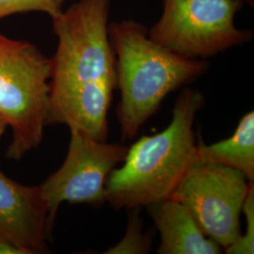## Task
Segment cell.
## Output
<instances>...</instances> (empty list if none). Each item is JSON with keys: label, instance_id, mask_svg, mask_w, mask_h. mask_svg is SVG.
Wrapping results in <instances>:
<instances>
[{"label": "cell", "instance_id": "6da1fadb", "mask_svg": "<svg viewBox=\"0 0 254 254\" xmlns=\"http://www.w3.org/2000/svg\"><path fill=\"white\" fill-rule=\"evenodd\" d=\"M110 0H80L52 19L58 47L51 59L47 125H64L101 141L117 90L109 35Z\"/></svg>", "mask_w": 254, "mask_h": 254}, {"label": "cell", "instance_id": "7a4b0ae2", "mask_svg": "<svg viewBox=\"0 0 254 254\" xmlns=\"http://www.w3.org/2000/svg\"><path fill=\"white\" fill-rule=\"evenodd\" d=\"M204 106L202 93L183 88L169 127L141 136L128 148L124 165L106 183V202L114 210L143 207L172 199L191 167L198 162L194 125Z\"/></svg>", "mask_w": 254, "mask_h": 254}, {"label": "cell", "instance_id": "3957f363", "mask_svg": "<svg viewBox=\"0 0 254 254\" xmlns=\"http://www.w3.org/2000/svg\"><path fill=\"white\" fill-rule=\"evenodd\" d=\"M149 28L128 19L109 24L116 60L117 117L124 141L134 138L173 91L197 80L208 71L205 60H191L156 44Z\"/></svg>", "mask_w": 254, "mask_h": 254}, {"label": "cell", "instance_id": "277c9868", "mask_svg": "<svg viewBox=\"0 0 254 254\" xmlns=\"http://www.w3.org/2000/svg\"><path fill=\"white\" fill-rule=\"evenodd\" d=\"M51 69V59L36 46L0 33V117L12 132L8 159L19 161L43 140Z\"/></svg>", "mask_w": 254, "mask_h": 254}, {"label": "cell", "instance_id": "5b68a950", "mask_svg": "<svg viewBox=\"0 0 254 254\" xmlns=\"http://www.w3.org/2000/svg\"><path fill=\"white\" fill-rule=\"evenodd\" d=\"M241 0H164L160 19L148 30L156 44L191 60H206L251 42V29L236 27Z\"/></svg>", "mask_w": 254, "mask_h": 254}, {"label": "cell", "instance_id": "8992f818", "mask_svg": "<svg viewBox=\"0 0 254 254\" xmlns=\"http://www.w3.org/2000/svg\"><path fill=\"white\" fill-rule=\"evenodd\" d=\"M249 186L245 175L236 170L197 162L172 199L189 209L203 234L225 251L241 235L240 216Z\"/></svg>", "mask_w": 254, "mask_h": 254}, {"label": "cell", "instance_id": "52a82bcc", "mask_svg": "<svg viewBox=\"0 0 254 254\" xmlns=\"http://www.w3.org/2000/svg\"><path fill=\"white\" fill-rule=\"evenodd\" d=\"M68 153L62 167L40 187L51 230L63 202L101 206L106 202L109 174L125 160L128 147L92 138L70 129Z\"/></svg>", "mask_w": 254, "mask_h": 254}, {"label": "cell", "instance_id": "ba28073f", "mask_svg": "<svg viewBox=\"0 0 254 254\" xmlns=\"http://www.w3.org/2000/svg\"><path fill=\"white\" fill-rule=\"evenodd\" d=\"M51 232L40 187L23 186L0 171V237L24 254H45Z\"/></svg>", "mask_w": 254, "mask_h": 254}, {"label": "cell", "instance_id": "9c48e42d", "mask_svg": "<svg viewBox=\"0 0 254 254\" xmlns=\"http://www.w3.org/2000/svg\"><path fill=\"white\" fill-rule=\"evenodd\" d=\"M160 234L158 254H219L222 248L200 230L189 209L173 199L146 206Z\"/></svg>", "mask_w": 254, "mask_h": 254}, {"label": "cell", "instance_id": "30bf717a", "mask_svg": "<svg viewBox=\"0 0 254 254\" xmlns=\"http://www.w3.org/2000/svg\"><path fill=\"white\" fill-rule=\"evenodd\" d=\"M198 162L222 165L243 173L254 181V112L250 111L239 121L235 133L213 144L197 143Z\"/></svg>", "mask_w": 254, "mask_h": 254}, {"label": "cell", "instance_id": "8fae6325", "mask_svg": "<svg viewBox=\"0 0 254 254\" xmlns=\"http://www.w3.org/2000/svg\"><path fill=\"white\" fill-rule=\"evenodd\" d=\"M141 207L130 209L127 231L122 240L111 248L106 254H147L152 250L153 235L143 232V221L140 218Z\"/></svg>", "mask_w": 254, "mask_h": 254}, {"label": "cell", "instance_id": "7c38bea8", "mask_svg": "<svg viewBox=\"0 0 254 254\" xmlns=\"http://www.w3.org/2000/svg\"><path fill=\"white\" fill-rule=\"evenodd\" d=\"M242 213L246 219L244 235L238 237L233 245L225 250L228 254H254V183L250 181L249 190L242 207Z\"/></svg>", "mask_w": 254, "mask_h": 254}, {"label": "cell", "instance_id": "4fadbf2b", "mask_svg": "<svg viewBox=\"0 0 254 254\" xmlns=\"http://www.w3.org/2000/svg\"><path fill=\"white\" fill-rule=\"evenodd\" d=\"M29 11L44 12L54 19L63 9L53 0H0V20L15 13Z\"/></svg>", "mask_w": 254, "mask_h": 254}, {"label": "cell", "instance_id": "5bb4252c", "mask_svg": "<svg viewBox=\"0 0 254 254\" xmlns=\"http://www.w3.org/2000/svg\"><path fill=\"white\" fill-rule=\"evenodd\" d=\"M0 254H24V253L16 246L0 237Z\"/></svg>", "mask_w": 254, "mask_h": 254}, {"label": "cell", "instance_id": "9a60e30c", "mask_svg": "<svg viewBox=\"0 0 254 254\" xmlns=\"http://www.w3.org/2000/svg\"><path fill=\"white\" fill-rule=\"evenodd\" d=\"M7 127H8V126H7L6 122L0 117V140H1V137L3 136V134L5 133Z\"/></svg>", "mask_w": 254, "mask_h": 254}, {"label": "cell", "instance_id": "2e32d148", "mask_svg": "<svg viewBox=\"0 0 254 254\" xmlns=\"http://www.w3.org/2000/svg\"><path fill=\"white\" fill-rule=\"evenodd\" d=\"M55 2V4L58 6V7H60V8H62V6H63V4H64V2L66 1V0H53Z\"/></svg>", "mask_w": 254, "mask_h": 254}, {"label": "cell", "instance_id": "e0dca14e", "mask_svg": "<svg viewBox=\"0 0 254 254\" xmlns=\"http://www.w3.org/2000/svg\"><path fill=\"white\" fill-rule=\"evenodd\" d=\"M244 4H248V5H250V6H252V7H254V0H241Z\"/></svg>", "mask_w": 254, "mask_h": 254}]
</instances>
